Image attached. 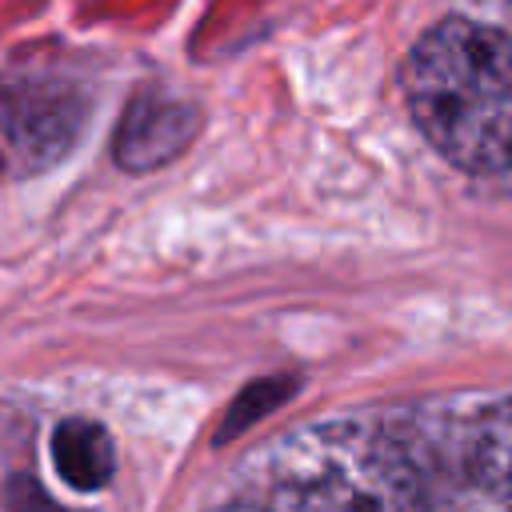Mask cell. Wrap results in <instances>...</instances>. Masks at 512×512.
I'll return each instance as SVG.
<instances>
[{"label": "cell", "instance_id": "cell-1", "mask_svg": "<svg viewBox=\"0 0 512 512\" xmlns=\"http://www.w3.org/2000/svg\"><path fill=\"white\" fill-rule=\"evenodd\" d=\"M428 144L468 172L512 168V44L472 20H440L404 68Z\"/></svg>", "mask_w": 512, "mask_h": 512}, {"label": "cell", "instance_id": "cell-2", "mask_svg": "<svg viewBox=\"0 0 512 512\" xmlns=\"http://www.w3.org/2000/svg\"><path fill=\"white\" fill-rule=\"evenodd\" d=\"M272 512H416L420 472L412 452L372 424H304L256 472Z\"/></svg>", "mask_w": 512, "mask_h": 512}, {"label": "cell", "instance_id": "cell-3", "mask_svg": "<svg viewBox=\"0 0 512 512\" xmlns=\"http://www.w3.org/2000/svg\"><path fill=\"white\" fill-rule=\"evenodd\" d=\"M464 464L472 480L504 512H512V400H500L472 420L464 440Z\"/></svg>", "mask_w": 512, "mask_h": 512}, {"label": "cell", "instance_id": "cell-4", "mask_svg": "<svg viewBox=\"0 0 512 512\" xmlns=\"http://www.w3.org/2000/svg\"><path fill=\"white\" fill-rule=\"evenodd\" d=\"M188 128H192V116L180 104H168V100L136 104L120 124L116 156L128 168H152L188 140Z\"/></svg>", "mask_w": 512, "mask_h": 512}, {"label": "cell", "instance_id": "cell-5", "mask_svg": "<svg viewBox=\"0 0 512 512\" xmlns=\"http://www.w3.org/2000/svg\"><path fill=\"white\" fill-rule=\"evenodd\" d=\"M52 460L72 488L96 492L112 476V440L92 420H64L52 432Z\"/></svg>", "mask_w": 512, "mask_h": 512}, {"label": "cell", "instance_id": "cell-6", "mask_svg": "<svg viewBox=\"0 0 512 512\" xmlns=\"http://www.w3.org/2000/svg\"><path fill=\"white\" fill-rule=\"evenodd\" d=\"M212 512H272V508H264V504H220Z\"/></svg>", "mask_w": 512, "mask_h": 512}]
</instances>
